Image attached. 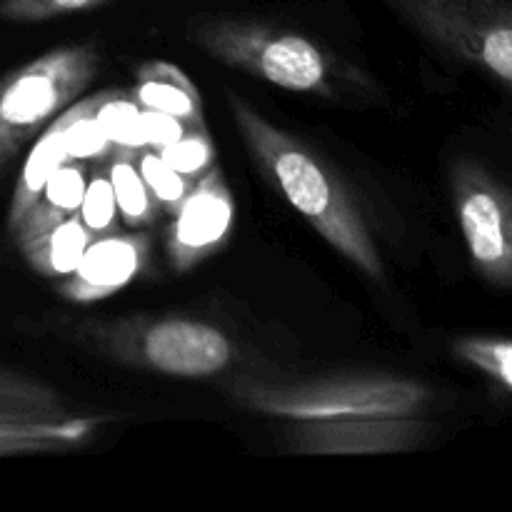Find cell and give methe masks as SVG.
I'll use <instances>...</instances> for the list:
<instances>
[{"mask_svg":"<svg viewBox=\"0 0 512 512\" xmlns=\"http://www.w3.org/2000/svg\"><path fill=\"white\" fill-rule=\"evenodd\" d=\"M230 115L250 158L280 188L288 203L368 278L383 280L385 265L363 210L345 190L338 175L308 148L270 123L245 98L225 90Z\"/></svg>","mask_w":512,"mask_h":512,"instance_id":"cell-1","label":"cell"},{"mask_svg":"<svg viewBox=\"0 0 512 512\" xmlns=\"http://www.w3.org/2000/svg\"><path fill=\"white\" fill-rule=\"evenodd\" d=\"M188 38L228 68L243 70L293 93L328 100H375L380 93L370 75L293 30L255 20L215 18L195 23Z\"/></svg>","mask_w":512,"mask_h":512,"instance_id":"cell-2","label":"cell"},{"mask_svg":"<svg viewBox=\"0 0 512 512\" xmlns=\"http://www.w3.org/2000/svg\"><path fill=\"white\" fill-rule=\"evenodd\" d=\"M230 395L243 408L290 423L368 418V415H420L428 410L433 390L403 375H330V378L265 383L233 380Z\"/></svg>","mask_w":512,"mask_h":512,"instance_id":"cell-3","label":"cell"},{"mask_svg":"<svg viewBox=\"0 0 512 512\" xmlns=\"http://www.w3.org/2000/svg\"><path fill=\"white\" fill-rule=\"evenodd\" d=\"M100 70L95 43L63 45L0 78V173L28 140L90 88Z\"/></svg>","mask_w":512,"mask_h":512,"instance_id":"cell-4","label":"cell"},{"mask_svg":"<svg viewBox=\"0 0 512 512\" xmlns=\"http://www.w3.org/2000/svg\"><path fill=\"white\" fill-rule=\"evenodd\" d=\"M85 335L118 363L173 378H213L235 360L228 335L203 320L128 318L95 325Z\"/></svg>","mask_w":512,"mask_h":512,"instance_id":"cell-5","label":"cell"},{"mask_svg":"<svg viewBox=\"0 0 512 512\" xmlns=\"http://www.w3.org/2000/svg\"><path fill=\"white\" fill-rule=\"evenodd\" d=\"M415 33L512 88V8L500 0H385Z\"/></svg>","mask_w":512,"mask_h":512,"instance_id":"cell-6","label":"cell"},{"mask_svg":"<svg viewBox=\"0 0 512 512\" xmlns=\"http://www.w3.org/2000/svg\"><path fill=\"white\" fill-rule=\"evenodd\" d=\"M450 193L470 260L495 288H512V190L470 158L450 168Z\"/></svg>","mask_w":512,"mask_h":512,"instance_id":"cell-7","label":"cell"},{"mask_svg":"<svg viewBox=\"0 0 512 512\" xmlns=\"http://www.w3.org/2000/svg\"><path fill=\"white\" fill-rule=\"evenodd\" d=\"M433 435V423L420 415H368V418L293 423L285 435L290 450L303 455H388L420 448Z\"/></svg>","mask_w":512,"mask_h":512,"instance_id":"cell-8","label":"cell"},{"mask_svg":"<svg viewBox=\"0 0 512 512\" xmlns=\"http://www.w3.org/2000/svg\"><path fill=\"white\" fill-rule=\"evenodd\" d=\"M235 218L233 190L225 183L218 165L198 178L188 198L173 215V225L165 240V253L178 273H188L195 265L218 253L230 238Z\"/></svg>","mask_w":512,"mask_h":512,"instance_id":"cell-9","label":"cell"},{"mask_svg":"<svg viewBox=\"0 0 512 512\" xmlns=\"http://www.w3.org/2000/svg\"><path fill=\"white\" fill-rule=\"evenodd\" d=\"M148 255L150 238L145 233L100 235L88 245L73 273L65 275L58 293L80 305L110 298L138 278L148 263Z\"/></svg>","mask_w":512,"mask_h":512,"instance_id":"cell-10","label":"cell"},{"mask_svg":"<svg viewBox=\"0 0 512 512\" xmlns=\"http://www.w3.org/2000/svg\"><path fill=\"white\" fill-rule=\"evenodd\" d=\"M105 420V415L80 418L65 410L45 413L0 400V458L73 450L83 445Z\"/></svg>","mask_w":512,"mask_h":512,"instance_id":"cell-11","label":"cell"},{"mask_svg":"<svg viewBox=\"0 0 512 512\" xmlns=\"http://www.w3.org/2000/svg\"><path fill=\"white\" fill-rule=\"evenodd\" d=\"M133 98L140 108L160 110L185 125L205 123L203 95H200L198 85L173 63L150 60V63L140 65Z\"/></svg>","mask_w":512,"mask_h":512,"instance_id":"cell-12","label":"cell"},{"mask_svg":"<svg viewBox=\"0 0 512 512\" xmlns=\"http://www.w3.org/2000/svg\"><path fill=\"white\" fill-rule=\"evenodd\" d=\"M95 235L85 228L80 215H70L68 220L58 223L55 228L35 235V238L18 240V248L23 253L25 263L45 278H65L73 273L78 260L93 243Z\"/></svg>","mask_w":512,"mask_h":512,"instance_id":"cell-13","label":"cell"},{"mask_svg":"<svg viewBox=\"0 0 512 512\" xmlns=\"http://www.w3.org/2000/svg\"><path fill=\"white\" fill-rule=\"evenodd\" d=\"M70 153L65 148L63 128H60L58 118L50 120L48 130L40 133V138L35 140L33 150H30L28 160H25L23 170L18 175V183L13 188V198H10L8 208V233L13 235L15 228L20 225V220L28 215V210L33 208L35 200L40 198L43 188L48 185V180L53 178L55 170L63 163H68Z\"/></svg>","mask_w":512,"mask_h":512,"instance_id":"cell-14","label":"cell"},{"mask_svg":"<svg viewBox=\"0 0 512 512\" xmlns=\"http://www.w3.org/2000/svg\"><path fill=\"white\" fill-rule=\"evenodd\" d=\"M85 188H88V178H85V165L83 163H63L48 180L43 188L40 198L35 200L33 208L28 210L20 225L15 228L13 238L18 240L35 238V235L45 233V230L55 228L58 223L68 220L75 215L83 203Z\"/></svg>","mask_w":512,"mask_h":512,"instance_id":"cell-15","label":"cell"},{"mask_svg":"<svg viewBox=\"0 0 512 512\" xmlns=\"http://www.w3.org/2000/svg\"><path fill=\"white\" fill-rule=\"evenodd\" d=\"M113 163H110V183H113L115 203L118 213H123L128 225H150L160 213V205L155 203L153 193L145 185L138 165H135V153L138 150L115 148Z\"/></svg>","mask_w":512,"mask_h":512,"instance_id":"cell-16","label":"cell"},{"mask_svg":"<svg viewBox=\"0 0 512 512\" xmlns=\"http://www.w3.org/2000/svg\"><path fill=\"white\" fill-rule=\"evenodd\" d=\"M110 90H103L90 98L75 100V105H68L63 113L58 115V123L63 128L65 148H68L73 160H90V158H105L113 153V143L103 135L98 125V108Z\"/></svg>","mask_w":512,"mask_h":512,"instance_id":"cell-17","label":"cell"},{"mask_svg":"<svg viewBox=\"0 0 512 512\" xmlns=\"http://www.w3.org/2000/svg\"><path fill=\"white\" fill-rule=\"evenodd\" d=\"M453 353L512 395V338L465 335L455 340Z\"/></svg>","mask_w":512,"mask_h":512,"instance_id":"cell-18","label":"cell"},{"mask_svg":"<svg viewBox=\"0 0 512 512\" xmlns=\"http://www.w3.org/2000/svg\"><path fill=\"white\" fill-rule=\"evenodd\" d=\"M98 125L113 148H145L143 108L135 103V98H125L120 90H110L108 98L100 103Z\"/></svg>","mask_w":512,"mask_h":512,"instance_id":"cell-19","label":"cell"},{"mask_svg":"<svg viewBox=\"0 0 512 512\" xmlns=\"http://www.w3.org/2000/svg\"><path fill=\"white\" fill-rule=\"evenodd\" d=\"M135 165H138L140 175H143L145 185L150 188V193H153L160 210H165V213L170 215L178 213V208L183 205V200L188 198L195 180L185 178L178 170L170 168V165L160 158L158 150L153 148H140L138 153H135Z\"/></svg>","mask_w":512,"mask_h":512,"instance_id":"cell-20","label":"cell"},{"mask_svg":"<svg viewBox=\"0 0 512 512\" xmlns=\"http://www.w3.org/2000/svg\"><path fill=\"white\" fill-rule=\"evenodd\" d=\"M160 158L190 180H198L215 165V145L208 128L203 125H188L178 140L158 150Z\"/></svg>","mask_w":512,"mask_h":512,"instance_id":"cell-21","label":"cell"},{"mask_svg":"<svg viewBox=\"0 0 512 512\" xmlns=\"http://www.w3.org/2000/svg\"><path fill=\"white\" fill-rule=\"evenodd\" d=\"M0 400L25 405L33 410H45V413H63V398L55 388L43 383L35 375L23 373V370L8 368L0 363Z\"/></svg>","mask_w":512,"mask_h":512,"instance_id":"cell-22","label":"cell"},{"mask_svg":"<svg viewBox=\"0 0 512 512\" xmlns=\"http://www.w3.org/2000/svg\"><path fill=\"white\" fill-rule=\"evenodd\" d=\"M85 228L100 238V235L115 233V218H118V203H115L113 183L105 173H93L88 188H85L83 203L78 210Z\"/></svg>","mask_w":512,"mask_h":512,"instance_id":"cell-23","label":"cell"},{"mask_svg":"<svg viewBox=\"0 0 512 512\" xmlns=\"http://www.w3.org/2000/svg\"><path fill=\"white\" fill-rule=\"evenodd\" d=\"M108 0H0V20L8 23H40L68 13H83Z\"/></svg>","mask_w":512,"mask_h":512,"instance_id":"cell-24","label":"cell"},{"mask_svg":"<svg viewBox=\"0 0 512 512\" xmlns=\"http://www.w3.org/2000/svg\"><path fill=\"white\" fill-rule=\"evenodd\" d=\"M143 128H145V148L160 150L165 148V145L173 143V140H178L188 125L180 123V120L173 118V115L160 113V110L143 108Z\"/></svg>","mask_w":512,"mask_h":512,"instance_id":"cell-25","label":"cell"}]
</instances>
